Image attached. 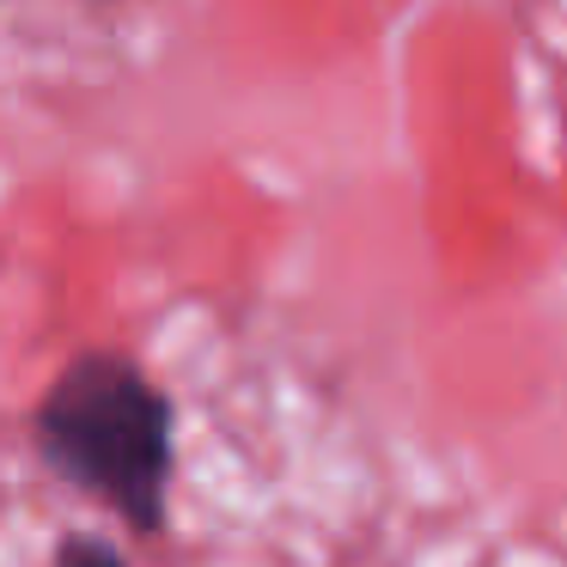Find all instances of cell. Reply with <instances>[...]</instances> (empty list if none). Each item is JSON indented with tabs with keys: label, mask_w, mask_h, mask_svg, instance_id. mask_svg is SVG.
I'll use <instances>...</instances> for the list:
<instances>
[{
	"label": "cell",
	"mask_w": 567,
	"mask_h": 567,
	"mask_svg": "<svg viewBox=\"0 0 567 567\" xmlns=\"http://www.w3.org/2000/svg\"><path fill=\"white\" fill-rule=\"evenodd\" d=\"M38 452L128 530L159 537L172 513V396L128 354L86 348L38 403Z\"/></svg>",
	"instance_id": "obj_1"
},
{
	"label": "cell",
	"mask_w": 567,
	"mask_h": 567,
	"mask_svg": "<svg viewBox=\"0 0 567 567\" xmlns=\"http://www.w3.org/2000/svg\"><path fill=\"white\" fill-rule=\"evenodd\" d=\"M50 567H128V561H123V549H116V543L74 530V537L55 543V561H50Z\"/></svg>",
	"instance_id": "obj_2"
}]
</instances>
